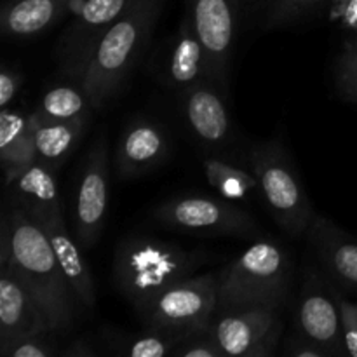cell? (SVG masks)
Masks as SVG:
<instances>
[{
    "label": "cell",
    "mask_w": 357,
    "mask_h": 357,
    "mask_svg": "<svg viewBox=\"0 0 357 357\" xmlns=\"http://www.w3.org/2000/svg\"><path fill=\"white\" fill-rule=\"evenodd\" d=\"M0 265L26 286L54 333H66L73 326L79 300L44 230L16 204L3 216Z\"/></svg>",
    "instance_id": "obj_1"
},
{
    "label": "cell",
    "mask_w": 357,
    "mask_h": 357,
    "mask_svg": "<svg viewBox=\"0 0 357 357\" xmlns=\"http://www.w3.org/2000/svg\"><path fill=\"white\" fill-rule=\"evenodd\" d=\"M166 0H129L84 70L80 86L93 110H101L121 94L142 59Z\"/></svg>",
    "instance_id": "obj_2"
},
{
    "label": "cell",
    "mask_w": 357,
    "mask_h": 357,
    "mask_svg": "<svg viewBox=\"0 0 357 357\" xmlns=\"http://www.w3.org/2000/svg\"><path fill=\"white\" fill-rule=\"evenodd\" d=\"M213 258L202 250H185L149 236H128L114 255V282L121 295L139 310L167 286L195 275Z\"/></svg>",
    "instance_id": "obj_3"
},
{
    "label": "cell",
    "mask_w": 357,
    "mask_h": 357,
    "mask_svg": "<svg viewBox=\"0 0 357 357\" xmlns=\"http://www.w3.org/2000/svg\"><path fill=\"white\" fill-rule=\"evenodd\" d=\"M291 272L288 250L278 241L260 237L218 274L216 314L253 307L279 309L288 296Z\"/></svg>",
    "instance_id": "obj_4"
},
{
    "label": "cell",
    "mask_w": 357,
    "mask_h": 357,
    "mask_svg": "<svg viewBox=\"0 0 357 357\" xmlns=\"http://www.w3.org/2000/svg\"><path fill=\"white\" fill-rule=\"evenodd\" d=\"M251 166L275 222L291 237L305 234L316 215L281 139L272 138L255 146Z\"/></svg>",
    "instance_id": "obj_5"
},
{
    "label": "cell",
    "mask_w": 357,
    "mask_h": 357,
    "mask_svg": "<svg viewBox=\"0 0 357 357\" xmlns=\"http://www.w3.org/2000/svg\"><path fill=\"white\" fill-rule=\"evenodd\" d=\"M153 218L167 229L183 234L260 239V229L253 216L225 197L178 195L162 202L153 211Z\"/></svg>",
    "instance_id": "obj_6"
},
{
    "label": "cell",
    "mask_w": 357,
    "mask_h": 357,
    "mask_svg": "<svg viewBox=\"0 0 357 357\" xmlns=\"http://www.w3.org/2000/svg\"><path fill=\"white\" fill-rule=\"evenodd\" d=\"M216 307L218 274H201L167 286L136 314L146 328L197 331L211 324Z\"/></svg>",
    "instance_id": "obj_7"
},
{
    "label": "cell",
    "mask_w": 357,
    "mask_h": 357,
    "mask_svg": "<svg viewBox=\"0 0 357 357\" xmlns=\"http://www.w3.org/2000/svg\"><path fill=\"white\" fill-rule=\"evenodd\" d=\"M108 185V142L105 131H101L84 160L72 208L73 234L84 251L96 246L107 223Z\"/></svg>",
    "instance_id": "obj_8"
},
{
    "label": "cell",
    "mask_w": 357,
    "mask_h": 357,
    "mask_svg": "<svg viewBox=\"0 0 357 357\" xmlns=\"http://www.w3.org/2000/svg\"><path fill=\"white\" fill-rule=\"evenodd\" d=\"M129 0H84L56 47V58L63 75L80 82L94 49L121 16Z\"/></svg>",
    "instance_id": "obj_9"
},
{
    "label": "cell",
    "mask_w": 357,
    "mask_h": 357,
    "mask_svg": "<svg viewBox=\"0 0 357 357\" xmlns=\"http://www.w3.org/2000/svg\"><path fill=\"white\" fill-rule=\"evenodd\" d=\"M281 328L279 309L272 307L222 312L209 324L216 344L230 357L272 356L281 337Z\"/></svg>",
    "instance_id": "obj_10"
},
{
    "label": "cell",
    "mask_w": 357,
    "mask_h": 357,
    "mask_svg": "<svg viewBox=\"0 0 357 357\" xmlns=\"http://www.w3.org/2000/svg\"><path fill=\"white\" fill-rule=\"evenodd\" d=\"M241 0H188L187 16L204 45L209 79L227 89L230 59L239 26Z\"/></svg>",
    "instance_id": "obj_11"
},
{
    "label": "cell",
    "mask_w": 357,
    "mask_h": 357,
    "mask_svg": "<svg viewBox=\"0 0 357 357\" xmlns=\"http://www.w3.org/2000/svg\"><path fill=\"white\" fill-rule=\"evenodd\" d=\"M296 323L300 335L324 349L328 356H349L338 296H335L316 268H309L303 278Z\"/></svg>",
    "instance_id": "obj_12"
},
{
    "label": "cell",
    "mask_w": 357,
    "mask_h": 357,
    "mask_svg": "<svg viewBox=\"0 0 357 357\" xmlns=\"http://www.w3.org/2000/svg\"><path fill=\"white\" fill-rule=\"evenodd\" d=\"M222 87L213 80H202L178 91L180 112L188 131L206 146L220 149L232 138L230 117L222 96Z\"/></svg>",
    "instance_id": "obj_13"
},
{
    "label": "cell",
    "mask_w": 357,
    "mask_h": 357,
    "mask_svg": "<svg viewBox=\"0 0 357 357\" xmlns=\"http://www.w3.org/2000/svg\"><path fill=\"white\" fill-rule=\"evenodd\" d=\"M30 216L40 225V229L47 236L80 307L94 310V307H96V288H94L93 275H91L89 265L84 257L82 246L75 239V234L70 232L68 227H66L61 206Z\"/></svg>",
    "instance_id": "obj_14"
},
{
    "label": "cell",
    "mask_w": 357,
    "mask_h": 357,
    "mask_svg": "<svg viewBox=\"0 0 357 357\" xmlns=\"http://www.w3.org/2000/svg\"><path fill=\"white\" fill-rule=\"evenodd\" d=\"M169 155V139L155 121L139 117L129 122L119 139L115 167L121 178H136L152 171Z\"/></svg>",
    "instance_id": "obj_15"
},
{
    "label": "cell",
    "mask_w": 357,
    "mask_h": 357,
    "mask_svg": "<svg viewBox=\"0 0 357 357\" xmlns=\"http://www.w3.org/2000/svg\"><path fill=\"white\" fill-rule=\"evenodd\" d=\"M0 342L52 331L37 300L6 265H0ZM54 333V331H52Z\"/></svg>",
    "instance_id": "obj_16"
},
{
    "label": "cell",
    "mask_w": 357,
    "mask_h": 357,
    "mask_svg": "<svg viewBox=\"0 0 357 357\" xmlns=\"http://www.w3.org/2000/svg\"><path fill=\"white\" fill-rule=\"evenodd\" d=\"M309 239L331 275L347 289L357 291V239L326 216H314Z\"/></svg>",
    "instance_id": "obj_17"
},
{
    "label": "cell",
    "mask_w": 357,
    "mask_h": 357,
    "mask_svg": "<svg viewBox=\"0 0 357 357\" xmlns=\"http://www.w3.org/2000/svg\"><path fill=\"white\" fill-rule=\"evenodd\" d=\"M84 0H7L0 26L9 38H35L51 30L68 13L75 14Z\"/></svg>",
    "instance_id": "obj_18"
},
{
    "label": "cell",
    "mask_w": 357,
    "mask_h": 357,
    "mask_svg": "<svg viewBox=\"0 0 357 357\" xmlns=\"http://www.w3.org/2000/svg\"><path fill=\"white\" fill-rule=\"evenodd\" d=\"M164 79L176 91L187 89L202 80H211L204 45L187 14L180 21L171 42L169 56L164 66Z\"/></svg>",
    "instance_id": "obj_19"
},
{
    "label": "cell",
    "mask_w": 357,
    "mask_h": 357,
    "mask_svg": "<svg viewBox=\"0 0 357 357\" xmlns=\"http://www.w3.org/2000/svg\"><path fill=\"white\" fill-rule=\"evenodd\" d=\"M38 159L30 115L3 108L0 115V162L10 185Z\"/></svg>",
    "instance_id": "obj_20"
},
{
    "label": "cell",
    "mask_w": 357,
    "mask_h": 357,
    "mask_svg": "<svg viewBox=\"0 0 357 357\" xmlns=\"http://www.w3.org/2000/svg\"><path fill=\"white\" fill-rule=\"evenodd\" d=\"M33 126L35 146L38 159L58 169L82 139L89 119H73V121H52V119L30 115Z\"/></svg>",
    "instance_id": "obj_21"
},
{
    "label": "cell",
    "mask_w": 357,
    "mask_h": 357,
    "mask_svg": "<svg viewBox=\"0 0 357 357\" xmlns=\"http://www.w3.org/2000/svg\"><path fill=\"white\" fill-rule=\"evenodd\" d=\"M9 187H13L14 204L28 215H38L61 206L56 169L40 159L24 169Z\"/></svg>",
    "instance_id": "obj_22"
},
{
    "label": "cell",
    "mask_w": 357,
    "mask_h": 357,
    "mask_svg": "<svg viewBox=\"0 0 357 357\" xmlns=\"http://www.w3.org/2000/svg\"><path fill=\"white\" fill-rule=\"evenodd\" d=\"M206 330V328H204ZM201 331V330H197ZM195 331L164 330V328H146L138 335H108V347L114 354L129 357H164L171 356L180 342Z\"/></svg>",
    "instance_id": "obj_23"
},
{
    "label": "cell",
    "mask_w": 357,
    "mask_h": 357,
    "mask_svg": "<svg viewBox=\"0 0 357 357\" xmlns=\"http://www.w3.org/2000/svg\"><path fill=\"white\" fill-rule=\"evenodd\" d=\"M202 167H204V174L209 185L229 201H241L250 192L258 188V180L255 173L243 169L223 157H204Z\"/></svg>",
    "instance_id": "obj_24"
},
{
    "label": "cell",
    "mask_w": 357,
    "mask_h": 357,
    "mask_svg": "<svg viewBox=\"0 0 357 357\" xmlns=\"http://www.w3.org/2000/svg\"><path fill=\"white\" fill-rule=\"evenodd\" d=\"M91 101L82 86L63 84L51 87L38 101L33 114L38 117L52 119V121H73V119H89Z\"/></svg>",
    "instance_id": "obj_25"
},
{
    "label": "cell",
    "mask_w": 357,
    "mask_h": 357,
    "mask_svg": "<svg viewBox=\"0 0 357 357\" xmlns=\"http://www.w3.org/2000/svg\"><path fill=\"white\" fill-rule=\"evenodd\" d=\"M52 331L28 333L0 342L2 357H54L61 354L58 344L52 340Z\"/></svg>",
    "instance_id": "obj_26"
},
{
    "label": "cell",
    "mask_w": 357,
    "mask_h": 357,
    "mask_svg": "<svg viewBox=\"0 0 357 357\" xmlns=\"http://www.w3.org/2000/svg\"><path fill=\"white\" fill-rule=\"evenodd\" d=\"M326 2H331V0H268L265 3L267 14H265L264 23L267 28L284 26L307 16Z\"/></svg>",
    "instance_id": "obj_27"
},
{
    "label": "cell",
    "mask_w": 357,
    "mask_h": 357,
    "mask_svg": "<svg viewBox=\"0 0 357 357\" xmlns=\"http://www.w3.org/2000/svg\"><path fill=\"white\" fill-rule=\"evenodd\" d=\"M171 356L174 357H225L223 351L220 349V345L216 344V340L213 338L209 326L206 330L195 331L190 337L185 338L183 342L174 347V351L171 352Z\"/></svg>",
    "instance_id": "obj_28"
},
{
    "label": "cell",
    "mask_w": 357,
    "mask_h": 357,
    "mask_svg": "<svg viewBox=\"0 0 357 357\" xmlns=\"http://www.w3.org/2000/svg\"><path fill=\"white\" fill-rule=\"evenodd\" d=\"M337 87L344 98L357 103V56L340 52L337 61Z\"/></svg>",
    "instance_id": "obj_29"
},
{
    "label": "cell",
    "mask_w": 357,
    "mask_h": 357,
    "mask_svg": "<svg viewBox=\"0 0 357 357\" xmlns=\"http://www.w3.org/2000/svg\"><path fill=\"white\" fill-rule=\"evenodd\" d=\"M342 312V328L347 354L357 357V303L345 298H338Z\"/></svg>",
    "instance_id": "obj_30"
},
{
    "label": "cell",
    "mask_w": 357,
    "mask_h": 357,
    "mask_svg": "<svg viewBox=\"0 0 357 357\" xmlns=\"http://www.w3.org/2000/svg\"><path fill=\"white\" fill-rule=\"evenodd\" d=\"M330 20L342 28L357 31V0H331Z\"/></svg>",
    "instance_id": "obj_31"
},
{
    "label": "cell",
    "mask_w": 357,
    "mask_h": 357,
    "mask_svg": "<svg viewBox=\"0 0 357 357\" xmlns=\"http://www.w3.org/2000/svg\"><path fill=\"white\" fill-rule=\"evenodd\" d=\"M23 84V77L13 66H3L0 72V107L9 108V105L16 100L20 87Z\"/></svg>",
    "instance_id": "obj_32"
},
{
    "label": "cell",
    "mask_w": 357,
    "mask_h": 357,
    "mask_svg": "<svg viewBox=\"0 0 357 357\" xmlns=\"http://www.w3.org/2000/svg\"><path fill=\"white\" fill-rule=\"evenodd\" d=\"M286 352L293 357H328L324 349H321L319 345H316L314 342L307 340L302 335H300L296 340L289 342L288 351Z\"/></svg>",
    "instance_id": "obj_33"
},
{
    "label": "cell",
    "mask_w": 357,
    "mask_h": 357,
    "mask_svg": "<svg viewBox=\"0 0 357 357\" xmlns=\"http://www.w3.org/2000/svg\"><path fill=\"white\" fill-rule=\"evenodd\" d=\"M98 354L96 349L93 347V344H91L87 338H79V340L72 342V344L68 345V347L65 349V351H61L63 357H94Z\"/></svg>",
    "instance_id": "obj_34"
},
{
    "label": "cell",
    "mask_w": 357,
    "mask_h": 357,
    "mask_svg": "<svg viewBox=\"0 0 357 357\" xmlns=\"http://www.w3.org/2000/svg\"><path fill=\"white\" fill-rule=\"evenodd\" d=\"M342 52H347V54L357 56V31L354 37H349L347 40L344 42V47H342Z\"/></svg>",
    "instance_id": "obj_35"
},
{
    "label": "cell",
    "mask_w": 357,
    "mask_h": 357,
    "mask_svg": "<svg viewBox=\"0 0 357 357\" xmlns=\"http://www.w3.org/2000/svg\"><path fill=\"white\" fill-rule=\"evenodd\" d=\"M251 2H255V3H267L268 0H251Z\"/></svg>",
    "instance_id": "obj_36"
},
{
    "label": "cell",
    "mask_w": 357,
    "mask_h": 357,
    "mask_svg": "<svg viewBox=\"0 0 357 357\" xmlns=\"http://www.w3.org/2000/svg\"><path fill=\"white\" fill-rule=\"evenodd\" d=\"M356 105H357V103H356Z\"/></svg>",
    "instance_id": "obj_37"
}]
</instances>
